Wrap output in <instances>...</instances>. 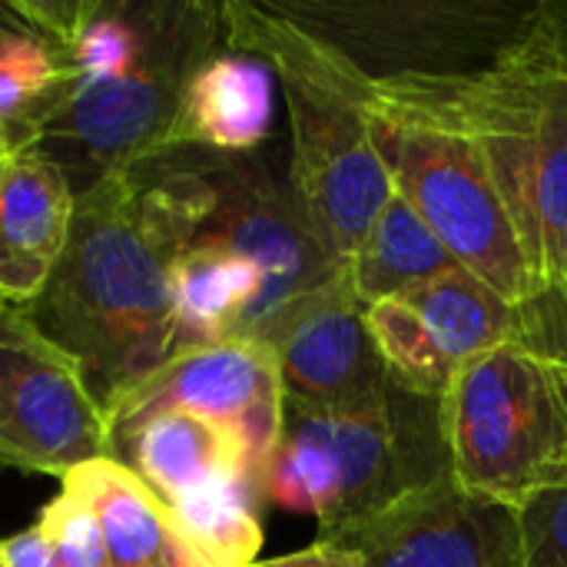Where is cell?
<instances>
[{
    "label": "cell",
    "mask_w": 567,
    "mask_h": 567,
    "mask_svg": "<svg viewBox=\"0 0 567 567\" xmlns=\"http://www.w3.org/2000/svg\"><path fill=\"white\" fill-rule=\"evenodd\" d=\"M0 565L3 567H63L60 558L53 555L50 542L43 538V532L33 525L7 542H0Z\"/></svg>",
    "instance_id": "obj_28"
},
{
    "label": "cell",
    "mask_w": 567,
    "mask_h": 567,
    "mask_svg": "<svg viewBox=\"0 0 567 567\" xmlns=\"http://www.w3.org/2000/svg\"><path fill=\"white\" fill-rule=\"evenodd\" d=\"M199 179V223L189 243L219 246L259 276V299L243 339L269 336L306 302L322 296L346 269L329 256L309 223L289 159L272 153H213L186 146Z\"/></svg>",
    "instance_id": "obj_8"
},
{
    "label": "cell",
    "mask_w": 567,
    "mask_h": 567,
    "mask_svg": "<svg viewBox=\"0 0 567 567\" xmlns=\"http://www.w3.org/2000/svg\"><path fill=\"white\" fill-rule=\"evenodd\" d=\"M17 30H20V23L13 20V13L7 10V3H0V50H3V43H7Z\"/></svg>",
    "instance_id": "obj_30"
},
{
    "label": "cell",
    "mask_w": 567,
    "mask_h": 567,
    "mask_svg": "<svg viewBox=\"0 0 567 567\" xmlns=\"http://www.w3.org/2000/svg\"><path fill=\"white\" fill-rule=\"evenodd\" d=\"M515 525L518 567H567V485L525 502Z\"/></svg>",
    "instance_id": "obj_24"
},
{
    "label": "cell",
    "mask_w": 567,
    "mask_h": 567,
    "mask_svg": "<svg viewBox=\"0 0 567 567\" xmlns=\"http://www.w3.org/2000/svg\"><path fill=\"white\" fill-rule=\"evenodd\" d=\"M452 269L462 266L449 256V249L402 193H392L346 266L352 292L362 306L415 289Z\"/></svg>",
    "instance_id": "obj_21"
},
{
    "label": "cell",
    "mask_w": 567,
    "mask_h": 567,
    "mask_svg": "<svg viewBox=\"0 0 567 567\" xmlns=\"http://www.w3.org/2000/svg\"><path fill=\"white\" fill-rule=\"evenodd\" d=\"M110 458L136 472L163 508L226 478H256L243 439L193 412H163L146 419L110 449Z\"/></svg>",
    "instance_id": "obj_17"
},
{
    "label": "cell",
    "mask_w": 567,
    "mask_h": 567,
    "mask_svg": "<svg viewBox=\"0 0 567 567\" xmlns=\"http://www.w3.org/2000/svg\"><path fill=\"white\" fill-rule=\"evenodd\" d=\"M282 405L272 349L256 339H223L216 346L176 352L136 385L106 419L110 449L153 415L193 412L243 439L259 485V472L282 429Z\"/></svg>",
    "instance_id": "obj_12"
},
{
    "label": "cell",
    "mask_w": 567,
    "mask_h": 567,
    "mask_svg": "<svg viewBox=\"0 0 567 567\" xmlns=\"http://www.w3.org/2000/svg\"><path fill=\"white\" fill-rule=\"evenodd\" d=\"M369 80L492 70L538 30L542 0H269Z\"/></svg>",
    "instance_id": "obj_7"
},
{
    "label": "cell",
    "mask_w": 567,
    "mask_h": 567,
    "mask_svg": "<svg viewBox=\"0 0 567 567\" xmlns=\"http://www.w3.org/2000/svg\"><path fill=\"white\" fill-rule=\"evenodd\" d=\"M365 116L395 193L415 206L449 256L515 309H532L538 282L478 150L458 133L409 116L375 110Z\"/></svg>",
    "instance_id": "obj_9"
},
{
    "label": "cell",
    "mask_w": 567,
    "mask_h": 567,
    "mask_svg": "<svg viewBox=\"0 0 567 567\" xmlns=\"http://www.w3.org/2000/svg\"><path fill=\"white\" fill-rule=\"evenodd\" d=\"M93 7L96 0H13L7 3V10L27 33H33L37 40H43L47 47L60 53H66L76 43Z\"/></svg>",
    "instance_id": "obj_25"
},
{
    "label": "cell",
    "mask_w": 567,
    "mask_h": 567,
    "mask_svg": "<svg viewBox=\"0 0 567 567\" xmlns=\"http://www.w3.org/2000/svg\"><path fill=\"white\" fill-rule=\"evenodd\" d=\"M362 567H518L515 512L465 495L452 475L339 538Z\"/></svg>",
    "instance_id": "obj_13"
},
{
    "label": "cell",
    "mask_w": 567,
    "mask_h": 567,
    "mask_svg": "<svg viewBox=\"0 0 567 567\" xmlns=\"http://www.w3.org/2000/svg\"><path fill=\"white\" fill-rule=\"evenodd\" d=\"M0 163H3V159H0Z\"/></svg>",
    "instance_id": "obj_34"
},
{
    "label": "cell",
    "mask_w": 567,
    "mask_h": 567,
    "mask_svg": "<svg viewBox=\"0 0 567 567\" xmlns=\"http://www.w3.org/2000/svg\"><path fill=\"white\" fill-rule=\"evenodd\" d=\"M256 495V478L239 475L169 505V548L189 567H256L262 551Z\"/></svg>",
    "instance_id": "obj_20"
},
{
    "label": "cell",
    "mask_w": 567,
    "mask_h": 567,
    "mask_svg": "<svg viewBox=\"0 0 567 567\" xmlns=\"http://www.w3.org/2000/svg\"><path fill=\"white\" fill-rule=\"evenodd\" d=\"M365 326L392 385L435 399L482 352L525 336V312L465 269L365 306Z\"/></svg>",
    "instance_id": "obj_11"
},
{
    "label": "cell",
    "mask_w": 567,
    "mask_h": 567,
    "mask_svg": "<svg viewBox=\"0 0 567 567\" xmlns=\"http://www.w3.org/2000/svg\"><path fill=\"white\" fill-rule=\"evenodd\" d=\"M199 219L186 146H166L76 196L70 236L23 316L110 412L173 359V262Z\"/></svg>",
    "instance_id": "obj_1"
},
{
    "label": "cell",
    "mask_w": 567,
    "mask_h": 567,
    "mask_svg": "<svg viewBox=\"0 0 567 567\" xmlns=\"http://www.w3.org/2000/svg\"><path fill=\"white\" fill-rule=\"evenodd\" d=\"M362 110L465 136L512 216L538 299L567 289V60L542 30L505 63L455 80H369Z\"/></svg>",
    "instance_id": "obj_2"
},
{
    "label": "cell",
    "mask_w": 567,
    "mask_h": 567,
    "mask_svg": "<svg viewBox=\"0 0 567 567\" xmlns=\"http://www.w3.org/2000/svg\"><path fill=\"white\" fill-rule=\"evenodd\" d=\"M282 399L302 409H359L389 392V375L365 326L349 272L296 309L266 342Z\"/></svg>",
    "instance_id": "obj_14"
},
{
    "label": "cell",
    "mask_w": 567,
    "mask_h": 567,
    "mask_svg": "<svg viewBox=\"0 0 567 567\" xmlns=\"http://www.w3.org/2000/svg\"><path fill=\"white\" fill-rule=\"evenodd\" d=\"M256 567H362V558L349 545L316 538L302 551L282 555V558H269V561H259Z\"/></svg>",
    "instance_id": "obj_27"
},
{
    "label": "cell",
    "mask_w": 567,
    "mask_h": 567,
    "mask_svg": "<svg viewBox=\"0 0 567 567\" xmlns=\"http://www.w3.org/2000/svg\"><path fill=\"white\" fill-rule=\"evenodd\" d=\"M110 455V429L80 369L20 306L0 309V465L70 475Z\"/></svg>",
    "instance_id": "obj_10"
},
{
    "label": "cell",
    "mask_w": 567,
    "mask_h": 567,
    "mask_svg": "<svg viewBox=\"0 0 567 567\" xmlns=\"http://www.w3.org/2000/svg\"><path fill=\"white\" fill-rule=\"evenodd\" d=\"M449 475L435 399L389 392L359 409L282 405L279 439L259 472V495L316 518L339 542L405 495Z\"/></svg>",
    "instance_id": "obj_4"
},
{
    "label": "cell",
    "mask_w": 567,
    "mask_h": 567,
    "mask_svg": "<svg viewBox=\"0 0 567 567\" xmlns=\"http://www.w3.org/2000/svg\"><path fill=\"white\" fill-rule=\"evenodd\" d=\"M163 567H189V565H186L173 548H169V551H166V558H163Z\"/></svg>",
    "instance_id": "obj_31"
},
{
    "label": "cell",
    "mask_w": 567,
    "mask_h": 567,
    "mask_svg": "<svg viewBox=\"0 0 567 567\" xmlns=\"http://www.w3.org/2000/svg\"><path fill=\"white\" fill-rule=\"evenodd\" d=\"M528 342H538L545 349L567 352V289L558 296L538 299L532 309H525V336Z\"/></svg>",
    "instance_id": "obj_26"
},
{
    "label": "cell",
    "mask_w": 567,
    "mask_h": 567,
    "mask_svg": "<svg viewBox=\"0 0 567 567\" xmlns=\"http://www.w3.org/2000/svg\"><path fill=\"white\" fill-rule=\"evenodd\" d=\"M452 482L518 512L567 485V352L508 339L462 365L439 402Z\"/></svg>",
    "instance_id": "obj_6"
},
{
    "label": "cell",
    "mask_w": 567,
    "mask_h": 567,
    "mask_svg": "<svg viewBox=\"0 0 567 567\" xmlns=\"http://www.w3.org/2000/svg\"><path fill=\"white\" fill-rule=\"evenodd\" d=\"M223 43L272 66L289 110L292 189L329 256L346 269L395 193L359 100V70L269 0H226Z\"/></svg>",
    "instance_id": "obj_3"
},
{
    "label": "cell",
    "mask_w": 567,
    "mask_h": 567,
    "mask_svg": "<svg viewBox=\"0 0 567 567\" xmlns=\"http://www.w3.org/2000/svg\"><path fill=\"white\" fill-rule=\"evenodd\" d=\"M276 93L279 80L262 56L223 43L189 76L169 146L256 153L272 133Z\"/></svg>",
    "instance_id": "obj_16"
},
{
    "label": "cell",
    "mask_w": 567,
    "mask_h": 567,
    "mask_svg": "<svg viewBox=\"0 0 567 567\" xmlns=\"http://www.w3.org/2000/svg\"><path fill=\"white\" fill-rule=\"evenodd\" d=\"M159 567H163V565H159Z\"/></svg>",
    "instance_id": "obj_35"
},
{
    "label": "cell",
    "mask_w": 567,
    "mask_h": 567,
    "mask_svg": "<svg viewBox=\"0 0 567 567\" xmlns=\"http://www.w3.org/2000/svg\"><path fill=\"white\" fill-rule=\"evenodd\" d=\"M223 47V3L146 0L140 50L113 73L70 80L27 153L53 163L73 193L169 146L196 66Z\"/></svg>",
    "instance_id": "obj_5"
},
{
    "label": "cell",
    "mask_w": 567,
    "mask_h": 567,
    "mask_svg": "<svg viewBox=\"0 0 567 567\" xmlns=\"http://www.w3.org/2000/svg\"><path fill=\"white\" fill-rule=\"evenodd\" d=\"M542 30L561 60H567V0H542Z\"/></svg>",
    "instance_id": "obj_29"
},
{
    "label": "cell",
    "mask_w": 567,
    "mask_h": 567,
    "mask_svg": "<svg viewBox=\"0 0 567 567\" xmlns=\"http://www.w3.org/2000/svg\"><path fill=\"white\" fill-rule=\"evenodd\" d=\"M66 492L93 512L113 567H159L169 551V522L163 502L146 482L116 458H96L60 478Z\"/></svg>",
    "instance_id": "obj_19"
},
{
    "label": "cell",
    "mask_w": 567,
    "mask_h": 567,
    "mask_svg": "<svg viewBox=\"0 0 567 567\" xmlns=\"http://www.w3.org/2000/svg\"><path fill=\"white\" fill-rule=\"evenodd\" d=\"M259 299V276L219 246L189 243L173 262L176 352L243 339Z\"/></svg>",
    "instance_id": "obj_18"
},
{
    "label": "cell",
    "mask_w": 567,
    "mask_h": 567,
    "mask_svg": "<svg viewBox=\"0 0 567 567\" xmlns=\"http://www.w3.org/2000/svg\"><path fill=\"white\" fill-rule=\"evenodd\" d=\"M13 153V146H10V136L3 133V126H0V159H7Z\"/></svg>",
    "instance_id": "obj_32"
},
{
    "label": "cell",
    "mask_w": 567,
    "mask_h": 567,
    "mask_svg": "<svg viewBox=\"0 0 567 567\" xmlns=\"http://www.w3.org/2000/svg\"><path fill=\"white\" fill-rule=\"evenodd\" d=\"M37 528L63 567H113L93 512L73 492L60 488V495L40 512Z\"/></svg>",
    "instance_id": "obj_23"
},
{
    "label": "cell",
    "mask_w": 567,
    "mask_h": 567,
    "mask_svg": "<svg viewBox=\"0 0 567 567\" xmlns=\"http://www.w3.org/2000/svg\"><path fill=\"white\" fill-rule=\"evenodd\" d=\"M76 193L66 176L37 153H10L0 163V302L27 306L47 286L63 256Z\"/></svg>",
    "instance_id": "obj_15"
},
{
    "label": "cell",
    "mask_w": 567,
    "mask_h": 567,
    "mask_svg": "<svg viewBox=\"0 0 567 567\" xmlns=\"http://www.w3.org/2000/svg\"><path fill=\"white\" fill-rule=\"evenodd\" d=\"M70 83L66 56L23 27L0 50V126L13 153L27 150L43 116L60 103Z\"/></svg>",
    "instance_id": "obj_22"
},
{
    "label": "cell",
    "mask_w": 567,
    "mask_h": 567,
    "mask_svg": "<svg viewBox=\"0 0 567 567\" xmlns=\"http://www.w3.org/2000/svg\"><path fill=\"white\" fill-rule=\"evenodd\" d=\"M0 309H3V302H0Z\"/></svg>",
    "instance_id": "obj_33"
},
{
    "label": "cell",
    "mask_w": 567,
    "mask_h": 567,
    "mask_svg": "<svg viewBox=\"0 0 567 567\" xmlns=\"http://www.w3.org/2000/svg\"><path fill=\"white\" fill-rule=\"evenodd\" d=\"M0 567H3V565H0Z\"/></svg>",
    "instance_id": "obj_36"
}]
</instances>
